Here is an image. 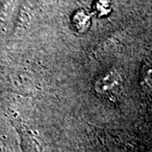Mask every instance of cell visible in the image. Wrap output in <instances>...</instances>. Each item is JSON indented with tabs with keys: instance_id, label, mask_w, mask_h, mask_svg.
<instances>
[{
	"instance_id": "cell-1",
	"label": "cell",
	"mask_w": 152,
	"mask_h": 152,
	"mask_svg": "<svg viewBox=\"0 0 152 152\" xmlns=\"http://www.w3.org/2000/svg\"><path fill=\"white\" fill-rule=\"evenodd\" d=\"M118 75H117L116 73L111 74L107 73L106 75H104L102 77H101L100 80L98 81L96 88L97 90L100 91V92L103 94L105 91L107 90V91L105 94H111V93L115 92V89L117 87V85L118 84V82H116L117 80H119Z\"/></svg>"
}]
</instances>
